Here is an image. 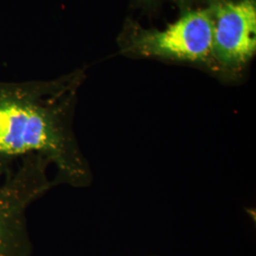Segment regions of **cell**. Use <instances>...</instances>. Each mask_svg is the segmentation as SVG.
Returning a JSON list of instances; mask_svg holds the SVG:
<instances>
[{
	"mask_svg": "<svg viewBox=\"0 0 256 256\" xmlns=\"http://www.w3.org/2000/svg\"><path fill=\"white\" fill-rule=\"evenodd\" d=\"M128 52L180 61L216 66L212 46V8L185 14L162 30H135L126 42Z\"/></svg>",
	"mask_w": 256,
	"mask_h": 256,
	"instance_id": "cell-3",
	"label": "cell"
},
{
	"mask_svg": "<svg viewBox=\"0 0 256 256\" xmlns=\"http://www.w3.org/2000/svg\"><path fill=\"white\" fill-rule=\"evenodd\" d=\"M81 72L52 81L0 82V162L43 156L56 185L84 188L93 174L74 130Z\"/></svg>",
	"mask_w": 256,
	"mask_h": 256,
	"instance_id": "cell-1",
	"label": "cell"
},
{
	"mask_svg": "<svg viewBox=\"0 0 256 256\" xmlns=\"http://www.w3.org/2000/svg\"><path fill=\"white\" fill-rule=\"evenodd\" d=\"M212 46L216 70L238 72L256 50L254 0L226 1L212 8Z\"/></svg>",
	"mask_w": 256,
	"mask_h": 256,
	"instance_id": "cell-4",
	"label": "cell"
},
{
	"mask_svg": "<svg viewBox=\"0 0 256 256\" xmlns=\"http://www.w3.org/2000/svg\"><path fill=\"white\" fill-rule=\"evenodd\" d=\"M50 162L38 155L0 162V256H30V206L56 186Z\"/></svg>",
	"mask_w": 256,
	"mask_h": 256,
	"instance_id": "cell-2",
	"label": "cell"
}]
</instances>
